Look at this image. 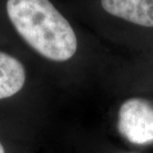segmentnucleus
Returning a JSON list of instances; mask_svg holds the SVG:
<instances>
[{"instance_id": "nucleus-4", "label": "nucleus", "mask_w": 153, "mask_h": 153, "mask_svg": "<svg viewBox=\"0 0 153 153\" xmlns=\"http://www.w3.org/2000/svg\"><path fill=\"white\" fill-rule=\"evenodd\" d=\"M25 80L23 64L12 55L0 51V100L18 93L24 86Z\"/></svg>"}, {"instance_id": "nucleus-5", "label": "nucleus", "mask_w": 153, "mask_h": 153, "mask_svg": "<svg viewBox=\"0 0 153 153\" xmlns=\"http://www.w3.org/2000/svg\"><path fill=\"white\" fill-rule=\"evenodd\" d=\"M0 153H5L4 148H3V146H2L1 143H0Z\"/></svg>"}, {"instance_id": "nucleus-1", "label": "nucleus", "mask_w": 153, "mask_h": 153, "mask_svg": "<svg viewBox=\"0 0 153 153\" xmlns=\"http://www.w3.org/2000/svg\"><path fill=\"white\" fill-rule=\"evenodd\" d=\"M6 12L17 33L42 56L61 62L76 53L73 28L49 0H7Z\"/></svg>"}, {"instance_id": "nucleus-2", "label": "nucleus", "mask_w": 153, "mask_h": 153, "mask_svg": "<svg viewBox=\"0 0 153 153\" xmlns=\"http://www.w3.org/2000/svg\"><path fill=\"white\" fill-rule=\"evenodd\" d=\"M119 133L133 144L153 142V106L147 101L132 98L120 106Z\"/></svg>"}, {"instance_id": "nucleus-3", "label": "nucleus", "mask_w": 153, "mask_h": 153, "mask_svg": "<svg viewBox=\"0 0 153 153\" xmlns=\"http://www.w3.org/2000/svg\"><path fill=\"white\" fill-rule=\"evenodd\" d=\"M105 10L143 27H153V0H102Z\"/></svg>"}]
</instances>
